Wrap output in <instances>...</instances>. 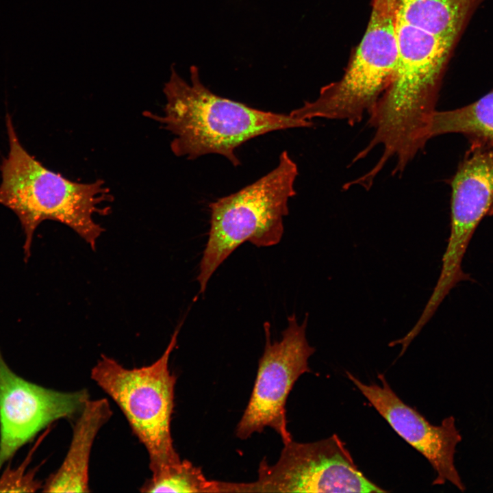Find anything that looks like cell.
<instances>
[{
    "label": "cell",
    "instance_id": "cell-1",
    "mask_svg": "<svg viewBox=\"0 0 493 493\" xmlns=\"http://www.w3.org/2000/svg\"><path fill=\"white\" fill-rule=\"evenodd\" d=\"M398 58L391 81L373 112L395 134L414 136L428 129L446 67L459 38L432 0H394Z\"/></svg>",
    "mask_w": 493,
    "mask_h": 493
},
{
    "label": "cell",
    "instance_id": "cell-2",
    "mask_svg": "<svg viewBox=\"0 0 493 493\" xmlns=\"http://www.w3.org/2000/svg\"><path fill=\"white\" fill-rule=\"evenodd\" d=\"M190 73V81L187 82L172 66L163 88V114L144 113L174 136L170 149L177 157L194 160L218 154L238 166L241 162L236 151L249 140L277 130L313 125L312 121L218 96L201 82L197 66H192Z\"/></svg>",
    "mask_w": 493,
    "mask_h": 493
},
{
    "label": "cell",
    "instance_id": "cell-3",
    "mask_svg": "<svg viewBox=\"0 0 493 493\" xmlns=\"http://www.w3.org/2000/svg\"><path fill=\"white\" fill-rule=\"evenodd\" d=\"M9 152L0 170V204L18 216L25 235V259L33 236L44 220L60 222L73 229L92 249L104 231L94 216L105 215L113 196L103 180L74 181L44 166L21 144L11 116L6 115Z\"/></svg>",
    "mask_w": 493,
    "mask_h": 493
},
{
    "label": "cell",
    "instance_id": "cell-4",
    "mask_svg": "<svg viewBox=\"0 0 493 493\" xmlns=\"http://www.w3.org/2000/svg\"><path fill=\"white\" fill-rule=\"evenodd\" d=\"M297 175L296 164L283 151L277 166L266 175L209 205L210 228L197 277L200 293L205 292L218 266L244 242L257 247L280 242Z\"/></svg>",
    "mask_w": 493,
    "mask_h": 493
},
{
    "label": "cell",
    "instance_id": "cell-5",
    "mask_svg": "<svg viewBox=\"0 0 493 493\" xmlns=\"http://www.w3.org/2000/svg\"><path fill=\"white\" fill-rule=\"evenodd\" d=\"M180 327L162 355L150 365L127 368L102 355L90 372L91 379L118 406L144 446L151 472L180 459L170 429L177 378L169 368Z\"/></svg>",
    "mask_w": 493,
    "mask_h": 493
},
{
    "label": "cell",
    "instance_id": "cell-6",
    "mask_svg": "<svg viewBox=\"0 0 493 493\" xmlns=\"http://www.w3.org/2000/svg\"><path fill=\"white\" fill-rule=\"evenodd\" d=\"M397 58L394 0H372L367 28L344 75L289 114L303 121L325 118L354 125L375 109L391 81Z\"/></svg>",
    "mask_w": 493,
    "mask_h": 493
},
{
    "label": "cell",
    "instance_id": "cell-7",
    "mask_svg": "<svg viewBox=\"0 0 493 493\" xmlns=\"http://www.w3.org/2000/svg\"><path fill=\"white\" fill-rule=\"evenodd\" d=\"M277 462L263 459L258 477L234 483V492H387L369 480L336 435L314 442L284 444Z\"/></svg>",
    "mask_w": 493,
    "mask_h": 493
},
{
    "label": "cell",
    "instance_id": "cell-8",
    "mask_svg": "<svg viewBox=\"0 0 493 493\" xmlns=\"http://www.w3.org/2000/svg\"><path fill=\"white\" fill-rule=\"evenodd\" d=\"M307 320L306 314L299 325L295 314H292L281 340L273 343L270 323L264 324V350L249 401L237 425L236 434L239 438L247 439L268 427L280 435L283 444L292 440L287 429L286 400L297 379L311 372L308 360L315 352L306 338Z\"/></svg>",
    "mask_w": 493,
    "mask_h": 493
},
{
    "label": "cell",
    "instance_id": "cell-9",
    "mask_svg": "<svg viewBox=\"0 0 493 493\" xmlns=\"http://www.w3.org/2000/svg\"><path fill=\"white\" fill-rule=\"evenodd\" d=\"M450 184V235L440 276L423 309L428 316L459 282L470 280L462 260L481 220L493 216V147L470 144Z\"/></svg>",
    "mask_w": 493,
    "mask_h": 493
},
{
    "label": "cell",
    "instance_id": "cell-10",
    "mask_svg": "<svg viewBox=\"0 0 493 493\" xmlns=\"http://www.w3.org/2000/svg\"><path fill=\"white\" fill-rule=\"evenodd\" d=\"M88 399L86 390L60 392L24 379L0 351V470L44 428L77 416Z\"/></svg>",
    "mask_w": 493,
    "mask_h": 493
},
{
    "label": "cell",
    "instance_id": "cell-11",
    "mask_svg": "<svg viewBox=\"0 0 493 493\" xmlns=\"http://www.w3.org/2000/svg\"><path fill=\"white\" fill-rule=\"evenodd\" d=\"M346 375L393 430L429 461L436 473L433 485L448 481L465 491L455 464L456 446L462 438L453 416L433 425L399 397L383 374L378 375L380 384H366L348 371Z\"/></svg>",
    "mask_w": 493,
    "mask_h": 493
},
{
    "label": "cell",
    "instance_id": "cell-12",
    "mask_svg": "<svg viewBox=\"0 0 493 493\" xmlns=\"http://www.w3.org/2000/svg\"><path fill=\"white\" fill-rule=\"evenodd\" d=\"M112 414L107 399L86 401L73 428L71 442L61 466L46 481L45 492H88L89 462L95 438Z\"/></svg>",
    "mask_w": 493,
    "mask_h": 493
},
{
    "label": "cell",
    "instance_id": "cell-13",
    "mask_svg": "<svg viewBox=\"0 0 493 493\" xmlns=\"http://www.w3.org/2000/svg\"><path fill=\"white\" fill-rule=\"evenodd\" d=\"M452 133L464 135L470 144L493 147V89L462 108L434 112L429 127L430 139Z\"/></svg>",
    "mask_w": 493,
    "mask_h": 493
},
{
    "label": "cell",
    "instance_id": "cell-14",
    "mask_svg": "<svg viewBox=\"0 0 493 493\" xmlns=\"http://www.w3.org/2000/svg\"><path fill=\"white\" fill-rule=\"evenodd\" d=\"M142 492H221V481L207 479L201 468L181 459L151 472Z\"/></svg>",
    "mask_w": 493,
    "mask_h": 493
},
{
    "label": "cell",
    "instance_id": "cell-15",
    "mask_svg": "<svg viewBox=\"0 0 493 493\" xmlns=\"http://www.w3.org/2000/svg\"><path fill=\"white\" fill-rule=\"evenodd\" d=\"M36 446L17 468L8 467L4 471L0 478V492H32L41 488L40 483L34 479L35 470L25 472Z\"/></svg>",
    "mask_w": 493,
    "mask_h": 493
},
{
    "label": "cell",
    "instance_id": "cell-16",
    "mask_svg": "<svg viewBox=\"0 0 493 493\" xmlns=\"http://www.w3.org/2000/svg\"><path fill=\"white\" fill-rule=\"evenodd\" d=\"M391 342L390 343V346L392 345ZM400 355H403V354H401V353H400Z\"/></svg>",
    "mask_w": 493,
    "mask_h": 493
}]
</instances>
